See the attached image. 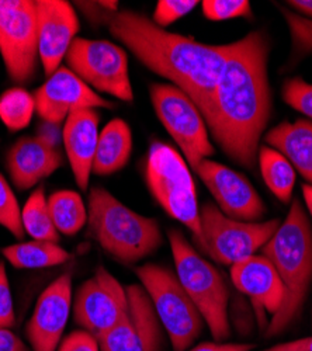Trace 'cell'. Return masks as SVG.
Masks as SVG:
<instances>
[{
  "label": "cell",
  "mask_w": 312,
  "mask_h": 351,
  "mask_svg": "<svg viewBox=\"0 0 312 351\" xmlns=\"http://www.w3.org/2000/svg\"><path fill=\"white\" fill-rule=\"evenodd\" d=\"M128 316L99 339L100 351H162L163 326L141 284L127 287Z\"/></svg>",
  "instance_id": "4fadbf2b"
},
{
  "label": "cell",
  "mask_w": 312,
  "mask_h": 351,
  "mask_svg": "<svg viewBox=\"0 0 312 351\" xmlns=\"http://www.w3.org/2000/svg\"><path fill=\"white\" fill-rule=\"evenodd\" d=\"M106 23L111 36L130 49L141 64L186 93L207 123L232 44L197 43L191 37L170 33L132 10L107 13Z\"/></svg>",
  "instance_id": "7a4b0ae2"
},
{
  "label": "cell",
  "mask_w": 312,
  "mask_h": 351,
  "mask_svg": "<svg viewBox=\"0 0 312 351\" xmlns=\"http://www.w3.org/2000/svg\"><path fill=\"white\" fill-rule=\"evenodd\" d=\"M48 208L56 230L62 235H76L88 222V208L76 191L61 190L51 194Z\"/></svg>",
  "instance_id": "d4e9b609"
},
{
  "label": "cell",
  "mask_w": 312,
  "mask_h": 351,
  "mask_svg": "<svg viewBox=\"0 0 312 351\" xmlns=\"http://www.w3.org/2000/svg\"><path fill=\"white\" fill-rule=\"evenodd\" d=\"M258 158L262 178L267 189L277 199L289 204L296 184V169L293 165L267 145L261 146Z\"/></svg>",
  "instance_id": "cb8c5ba5"
},
{
  "label": "cell",
  "mask_w": 312,
  "mask_h": 351,
  "mask_svg": "<svg viewBox=\"0 0 312 351\" xmlns=\"http://www.w3.org/2000/svg\"><path fill=\"white\" fill-rule=\"evenodd\" d=\"M56 351H100V346L92 333L77 329L62 339Z\"/></svg>",
  "instance_id": "836d02e7"
},
{
  "label": "cell",
  "mask_w": 312,
  "mask_h": 351,
  "mask_svg": "<svg viewBox=\"0 0 312 351\" xmlns=\"http://www.w3.org/2000/svg\"><path fill=\"white\" fill-rule=\"evenodd\" d=\"M65 61L68 68L96 93H104L121 101L134 100L127 51L115 43L77 37Z\"/></svg>",
  "instance_id": "30bf717a"
},
{
  "label": "cell",
  "mask_w": 312,
  "mask_h": 351,
  "mask_svg": "<svg viewBox=\"0 0 312 351\" xmlns=\"http://www.w3.org/2000/svg\"><path fill=\"white\" fill-rule=\"evenodd\" d=\"M289 5L298 12V14L308 16L312 19V0H293Z\"/></svg>",
  "instance_id": "74e56055"
},
{
  "label": "cell",
  "mask_w": 312,
  "mask_h": 351,
  "mask_svg": "<svg viewBox=\"0 0 312 351\" xmlns=\"http://www.w3.org/2000/svg\"><path fill=\"white\" fill-rule=\"evenodd\" d=\"M197 5H200L197 0H159L151 20L165 28L187 16Z\"/></svg>",
  "instance_id": "1f68e13d"
},
{
  "label": "cell",
  "mask_w": 312,
  "mask_h": 351,
  "mask_svg": "<svg viewBox=\"0 0 312 351\" xmlns=\"http://www.w3.org/2000/svg\"><path fill=\"white\" fill-rule=\"evenodd\" d=\"M132 154V132L121 120H111L100 132L93 162V173L110 176L127 166Z\"/></svg>",
  "instance_id": "7402d4cb"
},
{
  "label": "cell",
  "mask_w": 312,
  "mask_h": 351,
  "mask_svg": "<svg viewBox=\"0 0 312 351\" xmlns=\"http://www.w3.org/2000/svg\"><path fill=\"white\" fill-rule=\"evenodd\" d=\"M75 324L97 340L116 328L130 313L127 288L104 267L84 281L73 298Z\"/></svg>",
  "instance_id": "8fae6325"
},
{
  "label": "cell",
  "mask_w": 312,
  "mask_h": 351,
  "mask_svg": "<svg viewBox=\"0 0 312 351\" xmlns=\"http://www.w3.org/2000/svg\"><path fill=\"white\" fill-rule=\"evenodd\" d=\"M281 12L285 14L291 36V60L298 61L305 55L312 52V19L304 17L298 13L289 12L287 9H281Z\"/></svg>",
  "instance_id": "f1b7e54d"
},
{
  "label": "cell",
  "mask_w": 312,
  "mask_h": 351,
  "mask_svg": "<svg viewBox=\"0 0 312 351\" xmlns=\"http://www.w3.org/2000/svg\"><path fill=\"white\" fill-rule=\"evenodd\" d=\"M58 127H60V125H53V124L44 123V125H41V127L38 128L37 136H38L40 139H43L44 142H47L48 145L53 146V148L60 149V139L62 138V134H60Z\"/></svg>",
  "instance_id": "8d00e7d4"
},
{
  "label": "cell",
  "mask_w": 312,
  "mask_h": 351,
  "mask_svg": "<svg viewBox=\"0 0 312 351\" xmlns=\"http://www.w3.org/2000/svg\"><path fill=\"white\" fill-rule=\"evenodd\" d=\"M88 225L99 246L125 266L152 256L163 243L156 219L132 211L103 187L91 189Z\"/></svg>",
  "instance_id": "277c9868"
},
{
  "label": "cell",
  "mask_w": 312,
  "mask_h": 351,
  "mask_svg": "<svg viewBox=\"0 0 312 351\" xmlns=\"http://www.w3.org/2000/svg\"><path fill=\"white\" fill-rule=\"evenodd\" d=\"M254 344L248 343H224V341H208L200 343L190 348L189 351H252Z\"/></svg>",
  "instance_id": "e575fe53"
},
{
  "label": "cell",
  "mask_w": 312,
  "mask_h": 351,
  "mask_svg": "<svg viewBox=\"0 0 312 351\" xmlns=\"http://www.w3.org/2000/svg\"><path fill=\"white\" fill-rule=\"evenodd\" d=\"M269 38L252 32L232 43L207 119L213 139L235 163L253 169L272 114Z\"/></svg>",
  "instance_id": "6da1fadb"
},
{
  "label": "cell",
  "mask_w": 312,
  "mask_h": 351,
  "mask_svg": "<svg viewBox=\"0 0 312 351\" xmlns=\"http://www.w3.org/2000/svg\"><path fill=\"white\" fill-rule=\"evenodd\" d=\"M302 195H304L305 206L312 217V186L311 184H302Z\"/></svg>",
  "instance_id": "ab89813d"
},
{
  "label": "cell",
  "mask_w": 312,
  "mask_h": 351,
  "mask_svg": "<svg viewBox=\"0 0 312 351\" xmlns=\"http://www.w3.org/2000/svg\"><path fill=\"white\" fill-rule=\"evenodd\" d=\"M200 223L203 237L197 249L222 266H234L254 256L280 226L278 219L263 222L232 219L211 202H206L200 208Z\"/></svg>",
  "instance_id": "ba28073f"
},
{
  "label": "cell",
  "mask_w": 312,
  "mask_h": 351,
  "mask_svg": "<svg viewBox=\"0 0 312 351\" xmlns=\"http://www.w3.org/2000/svg\"><path fill=\"white\" fill-rule=\"evenodd\" d=\"M265 142L285 156L312 186V123L309 120L281 123L266 132Z\"/></svg>",
  "instance_id": "44dd1931"
},
{
  "label": "cell",
  "mask_w": 312,
  "mask_h": 351,
  "mask_svg": "<svg viewBox=\"0 0 312 351\" xmlns=\"http://www.w3.org/2000/svg\"><path fill=\"white\" fill-rule=\"evenodd\" d=\"M149 95L159 121L175 139L193 170L214 155L206 119L186 93L170 83H154Z\"/></svg>",
  "instance_id": "9c48e42d"
},
{
  "label": "cell",
  "mask_w": 312,
  "mask_h": 351,
  "mask_svg": "<svg viewBox=\"0 0 312 351\" xmlns=\"http://www.w3.org/2000/svg\"><path fill=\"white\" fill-rule=\"evenodd\" d=\"M265 351H298L296 348H293L289 343H285V344H277L269 350H265Z\"/></svg>",
  "instance_id": "60d3db41"
},
{
  "label": "cell",
  "mask_w": 312,
  "mask_h": 351,
  "mask_svg": "<svg viewBox=\"0 0 312 351\" xmlns=\"http://www.w3.org/2000/svg\"><path fill=\"white\" fill-rule=\"evenodd\" d=\"M175 261V273L187 295L202 313L215 341L231 335L228 302L230 291L221 273L193 247L184 233L172 228L167 233Z\"/></svg>",
  "instance_id": "5b68a950"
},
{
  "label": "cell",
  "mask_w": 312,
  "mask_h": 351,
  "mask_svg": "<svg viewBox=\"0 0 312 351\" xmlns=\"http://www.w3.org/2000/svg\"><path fill=\"white\" fill-rule=\"evenodd\" d=\"M202 9L204 17L211 21L252 16V8L248 0H204Z\"/></svg>",
  "instance_id": "f546056e"
},
{
  "label": "cell",
  "mask_w": 312,
  "mask_h": 351,
  "mask_svg": "<svg viewBox=\"0 0 312 351\" xmlns=\"http://www.w3.org/2000/svg\"><path fill=\"white\" fill-rule=\"evenodd\" d=\"M231 280L238 291L252 300L259 312L274 316L286 297L285 285L272 263L262 256H250L231 266Z\"/></svg>",
  "instance_id": "d6986e66"
},
{
  "label": "cell",
  "mask_w": 312,
  "mask_h": 351,
  "mask_svg": "<svg viewBox=\"0 0 312 351\" xmlns=\"http://www.w3.org/2000/svg\"><path fill=\"white\" fill-rule=\"evenodd\" d=\"M0 53L14 83L25 84L34 79L40 55L37 5L33 0H24L19 9L0 12Z\"/></svg>",
  "instance_id": "7c38bea8"
},
{
  "label": "cell",
  "mask_w": 312,
  "mask_h": 351,
  "mask_svg": "<svg viewBox=\"0 0 312 351\" xmlns=\"http://www.w3.org/2000/svg\"><path fill=\"white\" fill-rule=\"evenodd\" d=\"M100 114L95 108L73 110L65 120L62 141L75 182L82 191L89 189L99 142Z\"/></svg>",
  "instance_id": "ac0fdd59"
},
{
  "label": "cell",
  "mask_w": 312,
  "mask_h": 351,
  "mask_svg": "<svg viewBox=\"0 0 312 351\" xmlns=\"http://www.w3.org/2000/svg\"><path fill=\"white\" fill-rule=\"evenodd\" d=\"M62 166L60 149L36 136L20 138L6 155V167L12 183L19 190H28L49 178Z\"/></svg>",
  "instance_id": "ffe728a7"
},
{
  "label": "cell",
  "mask_w": 312,
  "mask_h": 351,
  "mask_svg": "<svg viewBox=\"0 0 312 351\" xmlns=\"http://www.w3.org/2000/svg\"><path fill=\"white\" fill-rule=\"evenodd\" d=\"M283 100L291 108L312 120V84L301 77L286 80L283 86Z\"/></svg>",
  "instance_id": "4dcf8cb0"
},
{
  "label": "cell",
  "mask_w": 312,
  "mask_h": 351,
  "mask_svg": "<svg viewBox=\"0 0 312 351\" xmlns=\"http://www.w3.org/2000/svg\"><path fill=\"white\" fill-rule=\"evenodd\" d=\"M36 111L44 123L60 125L73 110L115 108L69 68L60 66L34 93Z\"/></svg>",
  "instance_id": "9a60e30c"
},
{
  "label": "cell",
  "mask_w": 312,
  "mask_h": 351,
  "mask_svg": "<svg viewBox=\"0 0 312 351\" xmlns=\"http://www.w3.org/2000/svg\"><path fill=\"white\" fill-rule=\"evenodd\" d=\"M0 351H30L25 343L12 332V329L0 326Z\"/></svg>",
  "instance_id": "d590c367"
},
{
  "label": "cell",
  "mask_w": 312,
  "mask_h": 351,
  "mask_svg": "<svg viewBox=\"0 0 312 351\" xmlns=\"http://www.w3.org/2000/svg\"><path fill=\"white\" fill-rule=\"evenodd\" d=\"M262 254L274 266L286 289L281 308L266 328V336L273 337L298 317L312 281V228L300 199H293L286 219L263 246Z\"/></svg>",
  "instance_id": "3957f363"
},
{
  "label": "cell",
  "mask_w": 312,
  "mask_h": 351,
  "mask_svg": "<svg viewBox=\"0 0 312 351\" xmlns=\"http://www.w3.org/2000/svg\"><path fill=\"white\" fill-rule=\"evenodd\" d=\"M72 305V274L67 273L52 281L43 291L25 326V335L33 351L58 350L64 339Z\"/></svg>",
  "instance_id": "2e32d148"
},
{
  "label": "cell",
  "mask_w": 312,
  "mask_h": 351,
  "mask_svg": "<svg viewBox=\"0 0 312 351\" xmlns=\"http://www.w3.org/2000/svg\"><path fill=\"white\" fill-rule=\"evenodd\" d=\"M16 325V313L10 282L3 261H0V326L12 329Z\"/></svg>",
  "instance_id": "d6a6232c"
},
{
  "label": "cell",
  "mask_w": 312,
  "mask_h": 351,
  "mask_svg": "<svg viewBox=\"0 0 312 351\" xmlns=\"http://www.w3.org/2000/svg\"><path fill=\"white\" fill-rule=\"evenodd\" d=\"M38 55L47 76L61 62L76 38L79 19L73 6L65 0H37Z\"/></svg>",
  "instance_id": "e0dca14e"
},
{
  "label": "cell",
  "mask_w": 312,
  "mask_h": 351,
  "mask_svg": "<svg viewBox=\"0 0 312 351\" xmlns=\"http://www.w3.org/2000/svg\"><path fill=\"white\" fill-rule=\"evenodd\" d=\"M193 171L203 180L224 215L243 222H261L265 217V202L242 173L211 159L202 160Z\"/></svg>",
  "instance_id": "5bb4252c"
},
{
  "label": "cell",
  "mask_w": 312,
  "mask_h": 351,
  "mask_svg": "<svg viewBox=\"0 0 312 351\" xmlns=\"http://www.w3.org/2000/svg\"><path fill=\"white\" fill-rule=\"evenodd\" d=\"M135 273L151 298L173 351H187L203 333L206 322L176 273L159 265H143Z\"/></svg>",
  "instance_id": "52a82bcc"
},
{
  "label": "cell",
  "mask_w": 312,
  "mask_h": 351,
  "mask_svg": "<svg viewBox=\"0 0 312 351\" xmlns=\"http://www.w3.org/2000/svg\"><path fill=\"white\" fill-rule=\"evenodd\" d=\"M289 344L293 348L298 350V351H312V337H305V339L289 341Z\"/></svg>",
  "instance_id": "f35d334b"
},
{
  "label": "cell",
  "mask_w": 312,
  "mask_h": 351,
  "mask_svg": "<svg viewBox=\"0 0 312 351\" xmlns=\"http://www.w3.org/2000/svg\"><path fill=\"white\" fill-rule=\"evenodd\" d=\"M0 226L10 232L16 239H24L25 232L21 221L20 204L13 189L2 174H0Z\"/></svg>",
  "instance_id": "83f0119b"
},
{
  "label": "cell",
  "mask_w": 312,
  "mask_h": 351,
  "mask_svg": "<svg viewBox=\"0 0 312 351\" xmlns=\"http://www.w3.org/2000/svg\"><path fill=\"white\" fill-rule=\"evenodd\" d=\"M145 179L162 210L191 232V239L198 247L203 237L200 206L193 176L183 155L165 142H152L147 156Z\"/></svg>",
  "instance_id": "8992f818"
},
{
  "label": "cell",
  "mask_w": 312,
  "mask_h": 351,
  "mask_svg": "<svg viewBox=\"0 0 312 351\" xmlns=\"http://www.w3.org/2000/svg\"><path fill=\"white\" fill-rule=\"evenodd\" d=\"M21 221L24 232L34 241H49L58 243L61 233L56 230L48 208L45 189L40 186L25 201L21 208Z\"/></svg>",
  "instance_id": "484cf974"
},
{
  "label": "cell",
  "mask_w": 312,
  "mask_h": 351,
  "mask_svg": "<svg viewBox=\"0 0 312 351\" xmlns=\"http://www.w3.org/2000/svg\"><path fill=\"white\" fill-rule=\"evenodd\" d=\"M36 112V100L23 87H13L0 96V120L12 132L30 125Z\"/></svg>",
  "instance_id": "4316f807"
},
{
  "label": "cell",
  "mask_w": 312,
  "mask_h": 351,
  "mask_svg": "<svg viewBox=\"0 0 312 351\" xmlns=\"http://www.w3.org/2000/svg\"><path fill=\"white\" fill-rule=\"evenodd\" d=\"M5 258L14 269H47L60 266L71 258L68 250L49 241H28L6 246Z\"/></svg>",
  "instance_id": "603a6c76"
}]
</instances>
